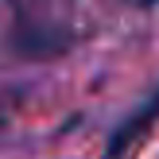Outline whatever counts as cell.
<instances>
[{
    "mask_svg": "<svg viewBox=\"0 0 159 159\" xmlns=\"http://www.w3.org/2000/svg\"><path fill=\"white\" fill-rule=\"evenodd\" d=\"M159 120V89L152 93V97L144 101L140 109H132L128 116H124L120 124H116V132L109 136V148H105V159H120L124 152H128L132 144H136L140 136H148V128Z\"/></svg>",
    "mask_w": 159,
    "mask_h": 159,
    "instance_id": "6da1fadb",
    "label": "cell"
},
{
    "mask_svg": "<svg viewBox=\"0 0 159 159\" xmlns=\"http://www.w3.org/2000/svg\"><path fill=\"white\" fill-rule=\"evenodd\" d=\"M0 128H4V109H0Z\"/></svg>",
    "mask_w": 159,
    "mask_h": 159,
    "instance_id": "3957f363",
    "label": "cell"
},
{
    "mask_svg": "<svg viewBox=\"0 0 159 159\" xmlns=\"http://www.w3.org/2000/svg\"><path fill=\"white\" fill-rule=\"evenodd\" d=\"M136 4H144V8H148V4H155V0H136Z\"/></svg>",
    "mask_w": 159,
    "mask_h": 159,
    "instance_id": "7a4b0ae2",
    "label": "cell"
}]
</instances>
